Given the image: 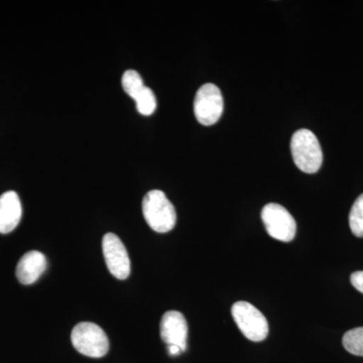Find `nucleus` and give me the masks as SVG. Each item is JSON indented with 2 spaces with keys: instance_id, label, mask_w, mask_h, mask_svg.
<instances>
[{
  "instance_id": "obj_1",
  "label": "nucleus",
  "mask_w": 363,
  "mask_h": 363,
  "mask_svg": "<svg viewBox=\"0 0 363 363\" xmlns=\"http://www.w3.org/2000/svg\"><path fill=\"white\" fill-rule=\"evenodd\" d=\"M143 213L147 223L156 233H169L176 225L175 207L161 190L150 191L145 196Z\"/></svg>"
},
{
  "instance_id": "obj_2",
  "label": "nucleus",
  "mask_w": 363,
  "mask_h": 363,
  "mask_svg": "<svg viewBox=\"0 0 363 363\" xmlns=\"http://www.w3.org/2000/svg\"><path fill=\"white\" fill-rule=\"evenodd\" d=\"M291 152L296 166L307 174H315L321 168L323 152L317 136L311 130H300L294 133Z\"/></svg>"
},
{
  "instance_id": "obj_3",
  "label": "nucleus",
  "mask_w": 363,
  "mask_h": 363,
  "mask_svg": "<svg viewBox=\"0 0 363 363\" xmlns=\"http://www.w3.org/2000/svg\"><path fill=\"white\" fill-rule=\"evenodd\" d=\"M71 341L79 353L88 357H104L109 350L106 333L91 322L76 325L71 333Z\"/></svg>"
},
{
  "instance_id": "obj_4",
  "label": "nucleus",
  "mask_w": 363,
  "mask_h": 363,
  "mask_svg": "<svg viewBox=\"0 0 363 363\" xmlns=\"http://www.w3.org/2000/svg\"><path fill=\"white\" fill-rule=\"evenodd\" d=\"M231 314L241 333L250 341L260 342L269 335L267 318L250 303L236 302L231 308Z\"/></svg>"
},
{
  "instance_id": "obj_5",
  "label": "nucleus",
  "mask_w": 363,
  "mask_h": 363,
  "mask_svg": "<svg viewBox=\"0 0 363 363\" xmlns=\"http://www.w3.org/2000/svg\"><path fill=\"white\" fill-rule=\"evenodd\" d=\"M262 219L267 233L274 240L290 242L297 233V223L292 214L281 205L269 203L262 211Z\"/></svg>"
},
{
  "instance_id": "obj_6",
  "label": "nucleus",
  "mask_w": 363,
  "mask_h": 363,
  "mask_svg": "<svg viewBox=\"0 0 363 363\" xmlns=\"http://www.w3.org/2000/svg\"><path fill=\"white\" fill-rule=\"evenodd\" d=\"M224 101L221 91L216 85L206 83L196 93L194 113L202 125H213L223 113Z\"/></svg>"
},
{
  "instance_id": "obj_7",
  "label": "nucleus",
  "mask_w": 363,
  "mask_h": 363,
  "mask_svg": "<svg viewBox=\"0 0 363 363\" xmlns=\"http://www.w3.org/2000/svg\"><path fill=\"white\" fill-rule=\"evenodd\" d=\"M102 250L106 266L112 276L125 279L130 274V259L123 241L113 233L105 234Z\"/></svg>"
},
{
  "instance_id": "obj_8",
  "label": "nucleus",
  "mask_w": 363,
  "mask_h": 363,
  "mask_svg": "<svg viewBox=\"0 0 363 363\" xmlns=\"http://www.w3.org/2000/svg\"><path fill=\"white\" fill-rule=\"evenodd\" d=\"M161 337L168 345H176L181 350H187V320L181 312L164 313L161 321Z\"/></svg>"
},
{
  "instance_id": "obj_9",
  "label": "nucleus",
  "mask_w": 363,
  "mask_h": 363,
  "mask_svg": "<svg viewBox=\"0 0 363 363\" xmlns=\"http://www.w3.org/2000/svg\"><path fill=\"white\" fill-rule=\"evenodd\" d=\"M23 215L20 197L14 191L0 196V233H11L18 227Z\"/></svg>"
},
{
  "instance_id": "obj_10",
  "label": "nucleus",
  "mask_w": 363,
  "mask_h": 363,
  "mask_svg": "<svg viewBox=\"0 0 363 363\" xmlns=\"http://www.w3.org/2000/svg\"><path fill=\"white\" fill-rule=\"evenodd\" d=\"M47 269V259L42 252L26 253L16 267V278L23 285L28 286L35 283Z\"/></svg>"
},
{
  "instance_id": "obj_11",
  "label": "nucleus",
  "mask_w": 363,
  "mask_h": 363,
  "mask_svg": "<svg viewBox=\"0 0 363 363\" xmlns=\"http://www.w3.org/2000/svg\"><path fill=\"white\" fill-rule=\"evenodd\" d=\"M121 82H123V90L125 91L126 94L135 100L145 88L142 76L135 70L124 72Z\"/></svg>"
},
{
  "instance_id": "obj_12",
  "label": "nucleus",
  "mask_w": 363,
  "mask_h": 363,
  "mask_svg": "<svg viewBox=\"0 0 363 363\" xmlns=\"http://www.w3.org/2000/svg\"><path fill=\"white\" fill-rule=\"evenodd\" d=\"M342 343L344 348L351 354L363 357V327H357L346 332Z\"/></svg>"
},
{
  "instance_id": "obj_13",
  "label": "nucleus",
  "mask_w": 363,
  "mask_h": 363,
  "mask_svg": "<svg viewBox=\"0 0 363 363\" xmlns=\"http://www.w3.org/2000/svg\"><path fill=\"white\" fill-rule=\"evenodd\" d=\"M136 109L142 116H150L157 108V99L154 91L145 86L143 92L135 100Z\"/></svg>"
},
{
  "instance_id": "obj_14",
  "label": "nucleus",
  "mask_w": 363,
  "mask_h": 363,
  "mask_svg": "<svg viewBox=\"0 0 363 363\" xmlns=\"http://www.w3.org/2000/svg\"><path fill=\"white\" fill-rule=\"evenodd\" d=\"M351 231L357 238H363V194L355 200L350 213Z\"/></svg>"
},
{
  "instance_id": "obj_15",
  "label": "nucleus",
  "mask_w": 363,
  "mask_h": 363,
  "mask_svg": "<svg viewBox=\"0 0 363 363\" xmlns=\"http://www.w3.org/2000/svg\"><path fill=\"white\" fill-rule=\"evenodd\" d=\"M350 281L357 291L363 294V271L353 272L350 277Z\"/></svg>"
},
{
  "instance_id": "obj_16",
  "label": "nucleus",
  "mask_w": 363,
  "mask_h": 363,
  "mask_svg": "<svg viewBox=\"0 0 363 363\" xmlns=\"http://www.w3.org/2000/svg\"><path fill=\"white\" fill-rule=\"evenodd\" d=\"M169 354L172 357H176V355L181 354L183 351L181 350L180 347L176 345H168Z\"/></svg>"
}]
</instances>
